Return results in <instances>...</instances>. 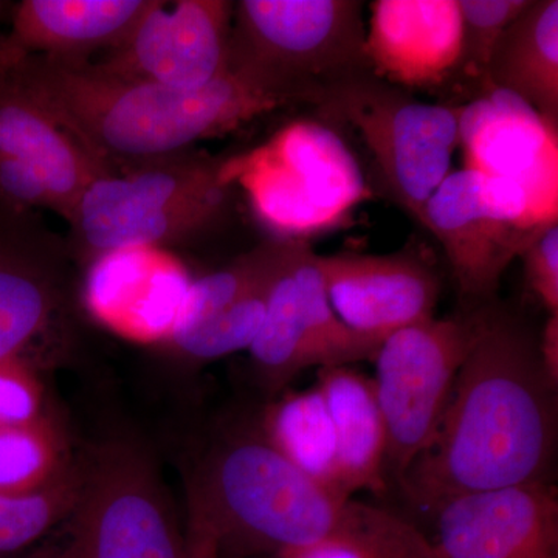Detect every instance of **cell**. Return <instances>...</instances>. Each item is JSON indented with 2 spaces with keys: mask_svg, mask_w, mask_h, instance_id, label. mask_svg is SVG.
<instances>
[{
  "mask_svg": "<svg viewBox=\"0 0 558 558\" xmlns=\"http://www.w3.org/2000/svg\"><path fill=\"white\" fill-rule=\"evenodd\" d=\"M478 311V336L438 432L400 484L428 510L461 495L549 481L557 388L543 368L538 333L495 303Z\"/></svg>",
  "mask_w": 558,
  "mask_h": 558,
  "instance_id": "1",
  "label": "cell"
},
{
  "mask_svg": "<svg viewBox=\"0 0 558 558\" xmlns=\"http://www.w3.org/2000/svg\"><path fill=\"white\" fill-rule=\"evenodd\" d=\"M330 538L360 543L381 558H438L409 521L319 486L260 432L229 436L208 451L191 488L194 554L278 556Z\"/></svg>",
  "mask_w": 558,
  "mask_h": 558,
  "instance_id": "2",
  "label": "cell"
},
{
  "mask_svg": "<svg viewBox=\"0 0 558 558\" xmlns=\"http://www.w3.org/2000/svg\"><path fill=\"white\" fill-rule=\"evenodd\" d=\"M11 50L14 69L33 97L109 172L182 156L194 143L290 106L230 64L208 86L186 92L116 75L92 60Z\"/></svg>",
  "mask_w": 558,
  "mask_h": 558,
  "instance_id": "3",
  "label": "cell"
},
{
  "mask_svg": "<svg viewBox=\"0 0 558 558\" xmlns=\"http://www.w3.org/2000/svg\"><path fill=\"white\" fill-rule=\"evenodd\" d=\"M223 161L178 156L98 175L68 220L70 248L90 263L218 229L233 189L222 178Z\"/></svg>",
  "mask_w": 558,
  "mask_h": 558,
  "instance_id": "4",
  "label": "cell"
},
{
  "mask_svg": "<svg viewBox=\"0 0 558 558\" xmlns=\"http://www.w3.org/2000/svg\"><path fill=\"white\" fill-rule=\"evenodd\" d=\"M231 68L318 108L326 90L373 72L360 0H241L231 24Z\"/></svg>",
  "mask_w": 558,
  "mask_h": 558,
  "instance_id": "5",
  "label": "cell"
},
{
  "mask_svg": "<svg viewBox=\"0 0 558 558\" xmlns=\"http://www.w3.org/2000/svg\"><path fill=\"white\" fill-rule=\"evenodd\" d=\"M78 490L53 543L14 558H191L153 459L128 439L76 462Z\"/></svg>",
  "mask_w": 558,
  "mask_h": 558,
  "instance_id": "6",
  "label": "cell"
},
{
  "mask_svg": "<svg viewBox=\"0 0 558 558\" xmlns=\"http://www.w3.org/2000/svg\"><path fill=\"white\" fill-rule=\"evenodd\" d=\"M222 178L248 191L253 208L281 240L339 227L369 190L343 140L314 121H296L247 156L226 159Z\"/></svg>",
  "mask_w": 558,
  "mask_h": 558,
  "instance_id": "7",
  "label": "cell"
},
{
  "mask_svg": "<svg viewBox=\"0 0 558 558\" xmlns=\"http://www.w3.org/2000/svg\"><path fill=\"white\" fill-rule=\"evenodd\" d=\"M317 109L359 132L389 197L422 226L425 205L451 172L461 106L418 101L368 72L330 87Z\"/></svg>",
  "mask_w": 558,
  "mask_h": 558,
  "instance_id": "8",
  "label": "cell"
},
{
  "mask_svg": "<svg viewBox=\"0 0 558 558\" xmlns=\"http://www.w3.org/2000/svg\"><path fill=\"white\" fill-rule=\"evenodd\" d=\"M480 330V311L407 326L380 344L377 400L387 424L385 473L402 484L438 432L454 381Z\"/></svg>",
  "mask_w": 558,
  "mask_h": 558,
  "instance_id": "9",
  "label": "cell"
},
{
  "mask_svg": "<svg viewBox=\"0 0 558 558\" xmlns=\"http://www.w3.org/2000/svg\"><path fill=\"white\" fill-rule=\"evenodd\" d=\"M543 222L523 186L472 168L451 171L422 218L446 253L459 295L478 307L494 303L502 275Z\"/></svg>",
  "mask_w": 558,
  "mask_h": 558,
  "instance_id": "10",
  "label": "cell"
},
{
  "mask_svg": "<svg viewBox=\"0 0 558 558\" xmlns=\"http://www.w3.org/2000/svg\"><path fill=\"white\" fill-rule=\"evenodd\" d=\"M234 2L150 0L124 43L95 64L126 78L199 90L229 70Z\"/></svg>",
  "mask_w": 558,
  "mask_h": 558,
  "instance_id": "11",
  "label": "cell"
},
{
  "mask_svg": "<svg viewBox=\"0 0 558 558\" xmlns=\"http://www.w3.org/2000/svg\"><path fill=\"white\" fill-rule=\"evenodd\" d=\"M317 264L337 315L365 339L381 344L435 314L439 277L417 250L388 255L317 253Z\"/></svg>",
  "mask_w": 558,
  "mask_h": 558,
  "instance_id": "12",
  "label": "cell"
},
{
  "mask_svg": "<svg viewBox=\"0 0 558 558\" xmlns=\"http://www.w3.org/2000/svg\"><path fill=\"white\" fill-rule=\"evenodd\" d=\"M433 512L438 558H558V495L550 481L461 495Z\"/></svg>",
  "mask_w": 558,
  "mask_h": 558,
  "instance_id": "13",
  "label": "cell"
},
{
  "mask_svg": "<svg viewBox=\"0 0 558 558\" xmlns=\"http://www.w3.org/2000/svg\"><path fill=\"white\" fill-rule=\"evenodd\" d=\"M459 146L465 168L513 180L542 220L557 219V131L508 92L490 90L461 106Z\"/></svg>",
  "mask_w": 558,
  "mask_h": 558,
  "instance_id": "14",
  "label": "cell"
},
{
  "mask_svg": "<svg viewBox=\"0 0 558 558\" xmlns=\"http://www.w3.org/2000/svg\"><path fill=\"white\" fill-rule=\"evenodd\" d=\"M366 24L374 75L400 89L457 86L461 64L458 0H376Z\"/></svg>",
  "mask_w": 558,
  "mask_h": 558,
  "instance_id": "15",
  "label": "cell"
},
{
  "mask_svg": "<svg viewBox=\"0 0 558 558\" xmlns=\"http://www.w3.org/2000/svg\"><path fill=\"white\" fill-rule=\"evenodd\" d=\"M0 157L35 168L65 220L92 180L110 174L24 86L5 36L0 38Z\"/></svg>",
  "mask_w": 558,
  "mask_h": 558,
  "instance_id": "16",
  "label": "cell"
},
{
  "mask_svg": "<svg viewBox=\"0 0 558 558\" xmlns=\"http://www.w3.org/2000/svg\"><path fill=\"white\" fill-rule=\"evenodd\" d=\"M28 215L0 202V362L21 357L62 299L60 252Z\"/></svg>",
  "mask_w": 558,
  "mask_h": 558,
  "instance_id": "17",
  "label": "cell"
},
{
  "mask_svg": "<svg viewBox=\"0 0 558 558\" xmlns=\"http://www.w3.org/2000/svg\"><path fill=\"white\" fill-rule=\"evenodd\" d=\"M150 0H22L11 10V46L65 61L117 49L131 35Z\"/></svg>",
  "mask_w": 558,
  "mask_h": 558,
  "instance_id": "18",
  "label": "cell"
},
{
  "mask_svg": "<svg viewBox=\"0 0 558 558\" xmlns=\"http://www.w3.org/2000/svg\"><path fill=\"white\" fill-rule=\"evenodd\" d=\"M492 90L508 92L558 128V2L531 0L502 32L487 70Z\"/></svg>",
  "mask_w": 558,
  "mask_h": 558,
  "instance_id": "19",
  "label": "cell"
},
{
  "mask_svg": "<svg viewBox=\"0 0 558 558\" xmlns=\"http://www.w3.org/2000/svg\"><path fill=\"white\" fill-rule=\"evenodd\" d=\"M317 388L328 407L337 439L341 486L385 490L387 424L373 379L349 366L319 368Z\"/></svg>",
  "mask_w": 558,
  "mask_h": 558,
  "instance_id": "20",
  "label": "cell"
},
{
  "mask_svg": "<svg viewBox=\"0 0 558 558\" xmlns=\"http://www.w3.org/2000/svg\"><path fill=\"white\" fill-rule=\"evenodd\" d=\"M260 435L293 468L319 486L349 497L341 486L336 432L317 387L290 392L271 403Z\"/></svg>",
  "mask_w": 558,
  "mask_h": 558,
  "instance_id": "21",
  "label": "cell"
},
{
  "mask_svg": "<svg viewBox=\"0 0 558 558\" xmlns=\"http://www.w3.org/2000/svg\"><path fill=\"white\" fill-rule=\"evenodd\" d=\"M290 274L295 284L301 325L310 341L315 366L330 368L374 360L380 344L359 336L341 322L330 304L318 269L317 253L310 242L296 241L293 245Z\"/></svg>",
  "mask_w": 558,
  "mask_h": 558,
  "instance_id": "22",
  "label": "cell"
},
{
  "mask_svg": "<svg viewBox=\"0 0 558 558\" xmlns=\"http://www.w3.org/2000/svg\"><path fill=\"white\" fill-rule=\"evenodd\" d=\"M293 245L271 284L263 326L248 348L256 376L269 392L279 391L300 373L315 366L310 341L301 325L295 284L290 274Z\"/></svg>",
  "mask_w": 558,
  "mask_h": 558,
  "instance_id": "23",
  "label": "cell"
},
{
  "mask_svg": "<svg viewBox=\"0 0 558 558\" xmlns=\"http://www.w3.org/2000/svg\"><path fill=\"white\" fill-rule=\"evenodd\" d=\"M295 241L271 238L231 260L223 269L197 279L183 296L172 329L197 325L270 286L284 266Z\"/></svg>",
  "mask_w": 558,
  "mask_h": 558,
  "instance_id": "24",
  "label": "cell"
},
{
  "mask_svg": "<svg viewBox=\"0 0 558 558\" xmlns=\"http://www.w3.org/2000/svg\"><path fill=\"white\" fill-rule=\"evenodd\" d=\"M70 465L46 416L0 425V494H33L61 478Z\"/></svg>",
  "mask_w": 558,
  "mask_h": 558,
  "instance_id": "25",
  "label": "cell"
},
{
  "mask_svg": "<svg viewBox=\"0 0 558 558\" xmlns=\"http://www.w3.org/2000/svg\"><path fill=\"white\" fill-rule=\"evenodd\" d=\"M78 465L27 495L0 494V556L17 557L60 526L75 502Z\"/></svg>",
  "mask_w": 558,
  "mask_h": 558,
  "instance_id": "26",
  "label": "cell"
},
{
  "mask_svg": "<svg viewBox=\"0 0 558 558\" xmlns=\"http://www.w3.org/2000/svg\"><path fill=\"white\" fill-rule=\"evenodd\" d=\"M271 284L197 325L171 329L172 352L190 362L201 363L248 349L263 326Z\"/></svg>",
  "mask_w": 558,
  "mask_h": 558,
  "instance_id": "27",
  "label": "cell"
},
{
  "mask_svg": "<svg viewBox=\"0 0 558 558\" xmlns=\"http://www.w3.org/2000/svg\"><path fill=\"white\" fill-rule=\"evenodd\" d=\"M529 2L531 0H458L462 40L457 86L472 95V101L492 90L487 81L492 53L502 32Z\"/></svg>",
  "mask_w": 558,
  "mask_h": 558,
  "instance_id": "28",
  "label": "cell"
},
{
  "mask_svg": "<svg viewBox=\"0 0 558 558\" xmlns=\"http://www.w3.org/2000/svg\"><path fill=\"white\" fill-rule=\"evenodd\" d=\"M524 277L531 292L549 315L558 314V220L539 223L521 250Z\"/></svg>",
  "mask_w": 558,
  "mask_h": 558,
  "instance_id": "29",
  "label": "cell"
},
{
  "mask_svg": "<svg viewBox=\"0 0 558 558\" xmlns=\"http://www.w3.org/2000/svg\"><path fill=\"white\" fill-rule=\"evenodd\" d=\"M43 395L35 374L21 357L0 362V425L43 417Z\"/></svg>",
  "mask_w": 558,
  "mask_h": 558,
  "instance_id": "30",
  "label": "cell"
},
{
  "mask_svg": "<svg viewBox=\"0 0 558 558\" xmlns=\"http://www.w3.org/2000/svg\"><path fill=\"white\" fill-rule=\"evenodd\" d=\"M0 202L17 211L50 209L57 213L46 180L25 161L0 157Z\"/></svg>",
  "mask_w": 558,
  "mask_h": 558,
  "instance_id": "31",
  "label": "cell"
},
{
  "mask_svg": "<svg viewBox=\"0 0 558 558\" xmlns=\"http://www.w3.org/2000/svg\"><path fill=\"white\" fill-rule=\"evenodd\" d=\"M278 558H381L374 550L351 542V539L330 538L323 542L311 543V545L300 546L282 550Z\"/></svg>",
  "mask_w": 558,
  "mask_h": 558,
  "instance_id": "32",
  "label": "cell"
},
{
  "mask_svg": "<svg viewBox=\"0 0 558 558\" xmlns=\"http://www.w3.org/2000/svg\"><path fill=\"white\" fill-rule=\"evenodd\" d=\"M538 351L549 384L558 388V314L549 315L538 333Z\"/></svg>",
  "mask_w": 558,
  "mask_h": 558,
  "instance_id": "33",
  "label": "cell"
},
{
  "mask_svg": "<svg viewBox=\"0 0 558 558\" xmlns=\"http://www.w3.org/2000/svg\"><path fill=\"white\" fill-rule=\"evenodd\" d=\"M0 558H9V557H2V556H0ZM13 558H14V557H13Z\"/></svg>",
  "mask_w": 558,
  "mask_h": 558,
  "instance_id": "34",
  "label": "cell"
}]
</instances>
